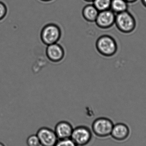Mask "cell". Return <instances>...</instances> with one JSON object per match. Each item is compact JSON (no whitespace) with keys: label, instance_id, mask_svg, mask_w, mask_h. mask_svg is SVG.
Segmentation results:
<instances>
[{"label":"cell","instance_id":"4","mask_svg":"<svg viewBox=\"0 0 146 146\" xmlns=\"http://www.w3.org/2000/svg\"><path fill=\"white\" fill-rule=\"evenodd\" d=\"M115 24L117 29L124 33L133 32L136 27L134 18L127 11L117 14Z\"/></svg>","mask_w":146,"mask_h":146},{"label":"cell","instance_id":"9","mask_svg":"<svg viewBox=\"0 0 146 146\" xmlns=\"http://www.w3.org/2000/svg\"><path fill=\"white\" fill-rule=\"evenodd\" d=\"M74 128L70 123L62 121L57 123L55 127L54 131L58 139H70Z\"/></svg>","mask_w":146,"mask_h":146},{"label":"cell","instance_id":"16","mask_svg":"<svg viewBox=\"0 0 146 146\" xmlns=\"http://www.w3.org/2000/svg\"><path fill=\"white\" fill-rule=\"evenodd\" d=\"M7 9L5 4L0 1V21L2 20L7 15Z\"/></svg>","mask_w":146,"mask_h":146},{"label":"cell","instance_id":"19","mask_svg":"<svg viewBox=\"0 0 146 146\" xmlns=\"http://www.w3.org/2000/svg\"><path fill=\"white\" fill-rule=\"evenodd\" d=\"M142 1H143V3H144V5L146 7V0H142Z\"/></svg>","mask_w":146,"mask_h":146},{"label":"cell","instance_id":"7","mask_svg":"<svg viewBox=\"0 0 146 146\" xmlns=\"http://www.w3.org/2000/svg\"><path fill=\"white\" fill-rule=\"evenodd\" d=\"M115 13L110 9L99 12L95 21L98 27L104 29L111 27L115 23Z\"/></svg>","mask_w":146,"mask_h":146},{"label":"cell","instance_id":"1","mask_svg":"<svg viewBox=\"0 0 146 146\" xmlns=\"http://www.w3.org/2000/svg\"><path fill=\"white\" fill-rule=\"evenodd\" d=\"M96 47L100 54L106 57H111L115 54L118 48L115 40L108 35L99 37L96 41Z\"/></svg>","mask_w":146,"mask_h":146},{"label":"cell","instance_id":"21","mask_svg":"<svg viewBox=\"0 0 146 146\" xmlns=\"http://www.w3.org/2000/svg\"><path fill=\"white\" fill-rule=\"evenodd\" d=\"M0 146H5V145L3 143L0 142Z\"/></svg>","mask_w":146,"mask_h":146},{"label":"cell","instance_id":"14","mask_svg":"<svg viewBox=\"0 0 146 146\" xmlns=\"http://www.w3.org/2000/svg\"><path fill=\"white\" fill-rule=\"evenodd\" d=\"M27 146H41L39 139L36 135H32L27 140Z\"/></svg>","mask_w":146,"mask_h":146},{"label":"cell","instance_id":"8","mask_svg":"<svg viewBox=\"0 0 146 146\" xmlns=\"http://www.w3.org/2000/svg\"><path fill=\"white\" fill-rule=\"evenodd\" d=\"M46 54L48 59L50 61L58 62L63 60L65 53L63 47L56 43L47 46Z\"/></svg>","mask_w":146,"mask_h":146},{"label":"cell","instance_id":"10","mask_svg":"<svg viewBox=\"0 0 146 146\" xmlns=\"http://www.w3.org/2000/svg\"><path fill=\"white\" fill-rule=\"evenodd\" d=\"M129 129L126 124L118 123L114 125L111 135L113 139L118 141H123L127 139Z\"/></svg>","mask_w":146,"mask_h":146},{"label":"cell","instance_id":"12","mask_svg":"<svg viewBox=\"0 0 146 146\" xmlns=\"http://www.w3.org/2000/svg\"><path fill=\"white\" fill-rule=\"evenodd\" d=\"M127 4L125 0H111V10L117 14L127 11Z\"/></svg>","mask_w":146,"mask_h":146},{"label":"cell","instance_id":"2","mask_svg":"<svg viewBox=\"0 0 146 146\" xmlns=\"http://www.w3.org/2000/svg\"><path fill=\"white\" fill-rule=\"evenodd\" d=\"M61 36V30L59 26L54 24H49L43 27L40 37L42 42L48 46L58 42Z\"/></svg>","mask_w":146,"mask_h":146},{"label":"cell","instance_id":"6","mask_svg":"<svg viewBox=\"0 0 146 146\" xmlns=\"http://www.w3.org/2000/svg\"><path fill=\"white\" fill-rule=\"evenodd\" d=\"M36 135L41 146H54L59 140L54 130L47 127L40 128Z\"/></svg>","mask_w":146,"mask_h":146},{"label":"cell","instance_id":"15","mask_svg":"<svg viewBox=\"0 0 146 146\" xmlns=\"http://www.w3.org/2000/svg\"><path fill=\"white\" fill-rule=\"evenodd\" d=\"M54 146H77L71 139L58 140Z\"/></svg>","mask_w":146,"mask_h":146},{"label":"cell","instance_id":"20","mask_svg":"<svg viewBox=\"0 0 146 146\" xmlns=\"http://www.w3.org/2000/svg\"><path fill=\"white\" fill-rule=\"evenodd\" d=\"M41 1H43L44 2H48L50 1H52V0H41Z\"/></svg>","mask_w":146,"mask_h":146},{"label":"cell","instance_id":"11","mask_svg":"<svg viewBox=\"0 0 146 146\" xmlns=\"http://www.w3.org/2000/svg\"><path fill=\"white\" fill-rule=\"evenodd\" d=\"M99 11L93 4H88L83 8L82 15L83 18L87 21L90 22H95Z\"/></svg>","mask_w":146,"mask_h":146},{"label":"cell","instance_id":"3","mask_svg":"<svg viewBox=\"0 0 146 146\" xmlns=\"http://www.w3.org/2000/svg\"><path fill=\"white\" fill-rule=\"evenodd\" d=\"M113 122L107 117H98L92 124V132L99 138H106L111 135L114 126Z\"/></svg>","mask_w":146,"mask_h":146},{"label":"cell","instance_id":"17","mask_svg":"<svg viewBox=\"0 0 146 146\" xmlns=\"http://www.w3.org/2000/svg\"><path fill=\"white\" fill-rule=\"evenodd\" d=\"M125 1H126L127 2H134L135 1H136V0H125Z\"/></svg>","mask_w":146,"mask_h":146},{"label":"cell","instance_id":"5","mask_svg":"<svg viewBox=\"0 0 146 146\" xmlns=\"http://www.w3.org/2000/svg\"><path fill=\"white\" fill-rule=\"evenodd\" d=\"M70 139L77 146H86L92 139V132L86 126H79L73 129Z\"/></svg>","mask_w":146,"mask_h":146},{"label":"cell","instance_id":"13","mask_svg":"<svg viewBox=\"0 0 146 146\" xmlns=\"http://www.w3.org/2000/svg\"><path fill=\"white\" fill-rule=\"evenodd\" d=\"M111 0H94L92 2L94 7L99 12L110 9Z\"/></svg>","mask_w":146,"mask_h":146},{"label":"cell","instance_id":"18","mask_svg":"<svg viewBox=\"0 0 146 146\" xmlns=\"http://www.w3.org/2000/svg\"><path fill=\"white\" fill-rule=\"evenodd\" d=\"M88 2H91L93 1L94 0H84Z\"/></svg>","mask_w":146,"mask_h":146}]
</instances>
